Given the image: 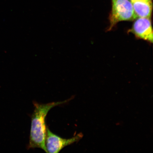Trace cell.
I'll list each match as a JSON object with an SVG mask.
<instances>
[{
    "label": "cell",
    "mask_w": 153,
    "mask_h": 153,
    "mask_svg": "<svg viewBox=\"0 0 153 153\" xmlns=\"http://www.w3.org/2000/svg\"><path fill=\"white\" fill-rule=\"evenodd\" d=\"M112 10L110 16L109 30L118 23L123 21H132L137 18L132 4L129 0H111Z\"/></svg>",
    "instance_id": "7a4b0ae2"
},
{
    "label": "cell",
    "mask_w": 153,
    "mask_h": 153,
    "mask_svg": "<svg viewBox=\"0 0 153 153\" xmlns=\"http://www.w3.org/2000/svg\"><path fill=\"white\" fill-rule=\"evenodd\" d=\"M150 18H137L135 19L130 32L136 37L151 43L153 42V32Z\"/></svg>",
    "instance_id": "277c9868"
},
{
    "label": "cell",
    "mask_w": 153,
    "mask_h": 153,
    "mask_svg": "<svg viewBox=\"0 0 153 153\" xmlns=\"http://www.w3.org/2000/svg\"><path fill=\"white\" fill-rule=\"evenodd\" d=\"M83 136L82 133H79L71 138H63L53 133L47 127L45 139L47 152L58 153L65 147L79 141Z\"/></svg>",
    "instance_id": "3957f363"
},
{
    "label": "cell",
    "mask_w": 153,
    "mask_h": 153,
    "mask_svg": "<svg viewBox=\"0 0 153 153\" xmlns=\"http://www.w3.org/2000/svg\"><path fill=\"white\" fill-rule=\"evenodd\" d=\"M72 98L62 101L51 102L46 104L34 102V110L31 116L29 143L28 149L38 148L47 152L45 145L47 128L45 119L47 114L53 107L65 104Z\"/></svg>",
    "instance_id": "6da1fadb"
},
{
    "label": "cell",
    "mask_w": 153,
    "mask_h": 153,
    "mask_svg": "<svg viewBox=\"0 0 153 153\" xmlns=\"http://www.w3.org/2000/svg\"><path fill=\"white\" fill-rule=\"evenodd\" d=\"M131 2H132L134 1H137V0H129Z\"/></svg>",
    "instance_id": "8992f818"
},
{
    "label": "cell",
    "mask_w": 153,
    "mask_h": 153,
    "mask_svg": "<svg viewBox=\"0 0 153 153\" xmlns=\"http://www.w3.org/2000/svg\"><path fill=\"white\" fill-rule=\"evenodd\" d=\"M131 3L137 18H150L152 10V0H137Z\"/></svg>",
    "instance_id": "5b68a950"
}]
</instances>
